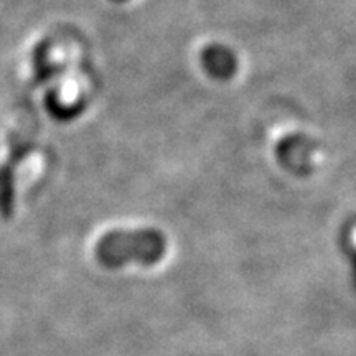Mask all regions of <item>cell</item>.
Wrapping results in <instances>:
<instances>
[{
	"mask_svg": "<svg viewBox=\"0 0 356 356\" xmlns=\"http://www.w3.org/2000/svg\"><path fill=\"white\" fill-rule=\"evenodd\" d=\"M25 150H12L8 159L0 163V216L3 220L13 216L15 211V177L17 167L24 160Z\"/></svg>",
	"mask_w": 356,
	"mask_h": 356,
	"instance_id": "obj_2",
	"label": "cell"
},
{
	"mask_svg": "<svg viewBox=\"0 0 356 356\" xmlns=\"http://www.w3.org/2000/svg\"><path fill=\"white\" fill-rule=\"evenodd\" d=\"M202 65L208 74L216 79H229L238 70V58L225 44H208L202 51Z\"/></svg>",
	"mask_w": 356,
	"mask_h": 356,
	"instance_id": "obj_3",
	"label": "cell"
},
{
	"mask_svg": "<svg viewBox=\"0 0 356 356\" xmlns=\"http://www.w3.org/2000/svg\"><path fill=\"white\" fill-rule=\"evenodd\" d=\"M114 2H126V0H114Z\"/></svg>",
	"mask_w": 356,
	"mask_h": 356,
	"instance_id": "obj_4",
	"label": "cell"
},
{
	"mask_svg": "<svg viewBox=\"0 0 356 356\" xmlns=\"http://www.w3.org/2000/svg\"><path fill=\"white\" fill-rule=\"evenodd\" d=\"M167 238L155 228L115 229L106 233L96 244V259L106 269H121L137 262L154 266L167 252Z\"/></svg>",
	"mask_w": 356,
	"mask_h": 356,
	"instance_id": "obj_1",
	"label": "cell"
}]
</instances>
